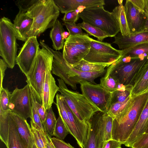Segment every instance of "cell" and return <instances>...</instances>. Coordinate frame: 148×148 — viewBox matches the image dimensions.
<instances>
[{
  "instance_id": "4",
  "label": "cell",
  "mask_w": 148,
  "mask_h": 148,
  "mask_svg": "<svg viewBox=\"0 0 148 148\" xmlns=\"http://www.w3.org/2000/svg\"><path fill=\"white\" fill-rule=\"evenodd\" d=\"M148 61L147 59H132L122 55L107 70L118 83L132 88L140 71Z\"/></svg>"
},
{
  "instance_id": "29",
  "label": "cell",
  "mask_w": 148,
  "mask_h": 148,
  "mask_svg": "<svg viewBox=\"0 0 148 148\" xmlns=\"http://www.w3.org/2000/svg\"><path fill=\"white\" fill-rule=\"evenodd\" d=\"M72 66L78 71L88 72L102 71L106 67H108L106 65L90 63L84 59Z\"/></svg>"
},
{
  "instance_id": "17",
  "label": "cell",
  "mask_w": 148,
  "mask_h": 148,
  "mask_svg": "<svg viewBox=\"0 0 148 148\" xmlns=\"http://www.w3.org/2000/svg\"><path fill=\"white\" fill-rule=\"evenodd\" d=\"M62 13L78 10L80 7L86 8L103 6L104 0H53Z\"/></svg>"
},
{
  "instance_id": "12",
  "label": "cell",
  "mask_w": 148,
  "mask_h": 148,
  "mask_svg": "<svg viewBox=\"0 0 148 148\" xmlns=\"http://www.w3.org/2000/svg\"><path fill=\"white\" fill-rule=\"evenodd\" d=\"M105 113L96 112L87 122L88 137L84 148H103L105 140Z\"/></svg>"
},
{
  "instance_id": "34",
  "label": "cell",
  "mask_w": 148,
  "mask_h": 148,
  "mask_svg": "<svg viewBox=\"0 0 148 148\" xmlns=\"http://www.w3.org/2000/svg\"><path fill=\"white\" fill-rule=\"evenodd\" d=\"M132 98V97L130 96L124 102H116L111 104L106 113L114 118L125 108Z\"/></svg>"
},
{
  "instance_id": "48",
  "label": "cell",
  "mask_w": 148,
  "mask_h": 148,
  "mask_svg": "<svg viewBox=\"0 0 148 148\" xmlns=\"http://www.w3.org/2000/svg\"><path fill=\"white\" fill-rule=\"evenodd\" d=\"M144 13L146 18V25L145 31L148 32V0H145Z\"/></svg>"
},
{
  "instance_id": "11",
  "label": "cell",
  "mask_w": 148,
  "mask_h": 148,
  "mask_svg": "<svg viewBox=\"0 0 148 148\" xmlns=\"http://www.w3.org/2000/svg\"><path fill=\"white\" fill-rule=\"evenodd\" d=\"M82 94L100 112L106 113L110 105L112 92L99 84L83 81L79 83Z\"/></svg>"
},
{
  "instance_id": "39",
  "label": "cell",
  "mask_w": 148,
  "mask_h": 148,
  "mask_svg": "<svg viewBox=\"0 0 148 148\" xmlns=\"http://www.w3.org/2000/svg\"><path fill=\"white\" fill-rule=\"evenodd\" d=\"M38 0H19L15 1L20 11L26 13Z\"/></svg>"
},
{
  "instance_id": "32",
  "label": "cell",
  "mask_w": 148,
  "mask_h": 148,
  "mask_svg": "<svg viewBox=\"0 0 148 148\" xmlns=\"http://www.w3.org/2000/svg\"><path fill=\"white\" fill-rule=\"evenodd\" d=\"M47 111V116L43 125L46 132L51 136H53L57 120L52 107Z\"/></svg>"
},
{
  "instance_id": "50",
  "label": "cell",
  "mask_w": 148,
  "mask_h": 148,
  "mask_svg": "<svg viewBox=\"0 0 148 148\" xmlns=\"http://www.w3.org/2000/svg\"><path fill=\"white\" fill-rule=\"evenodd\" d=\"M47 148H51V146H50V145L49 144L47 139Z\"/></svg>"
},
{
  "instance_id": "52",
  "label": "cell",
  "mask_w": 148,
  "mask_h": 148,
  "mask_svg": "<svg viewBox=\"0 0 148 148\" xmlns=\"http://www.w3.org/2000/svg\"><path fill=\"white\" fill-rule=\"evenodd\" d=\"M32 148H37L36 145L35 144V143L33 145Z\"/></svg>"
},
{
  "instance_id": "30",
  "label": "cell",
  "mask_w": 148,
  "mask_h": 148,
  "mask_svg": "<svg viewBox=\"0 0 148 148\" xmlns=\"http://www.w3.org/2000/svg\"><path fill=\"white\" fill-rule=\"evenodd\" d=\"M77 25L84 30L88 34L96 38L98 40L102 41L109 35L100 29L88 23L83 22Z\"/></svg>"
},
{
  "instance_id": "54",
  "label": "cell",
  "mask_w": 148,
  "mask_h": 148,
  "mask_svg": "<svg viewBox=\"0 0 148 148\" xmlns=\"http://www.w3.org/2000/svg\"><path fill=\"white\" fill-rule=\"evenodd\" d=\"M119 148H121V147H119Z\"/></svg>"
},
{
  "instance_id": "25",
  "label": "cell",
  "mask_w": 148,
  "mask_h": 148,
  "mask_svg": "<svg viewBox=\"0 0 148 148\" xmlns=\"http://www.w3.org/2000/svg\"><path fill=\"white\" fill-rule=\"evenodd\" d=\"M122 50L123 56L130 57L131 59H148V42L140 44Z\"/></svg>"
},
{
  "instance_id": "35",
  "label": "cell",
  "mask_w": 148,
  "mask_h": 148,
  "mask_svg": "<svg viewBox=\"0 0 148 148\" xmlns=\"http://www.w3.org/2000/svg\"><path fill=\"white\" fill-rule=\"evenodd\" d=\"M12 93L8 88H3L0 91V109L3 111L11 110L10 105Z\"/></svg>"
},
{
  "instance_id": "36",
  "label": "cell",
  "mask_w": 148,
  "mask_h": 148,
  "mask_svg": "<svg viewBox=\"0 0 148 148\" xmlns=\"http://www.w3.org/2000/svg\"><path fill=\"white\" fill-rule=\"evenodd\" d=\"M69 134L61 117L59 116L56 122L53 136L59 139L64 140L67 134Z\"/></svg>"
},
{
  "instance_id": "8",
  "label": "cell",
  "mask_w": 148,
  "mask_h": 148,
  "mask_svg": "<svg viewBox=\"0 0 148 148\" xmlns=\"http://www.w3.org/2000/svg\"><path fill=\"white\" fill-rule=\"evenodd\" d=\"M13 24L4 16L0 20V56L8 68L13 69L16 64L18 44Z\"/></svg>"
},
{
  "instance_id": "44",
  "label": "cell",
  "mask_w": 148,
  "mask_h": 148,
  "mask_svg": "<svg viewBox=\"0 0 148 148\" xmlns=\"http://www.w3.org/2000/svg\"><path fill=\"white\" fill-rule=\"evenodd\" d=\"M36 103L37 110L43 124L47 116V111L45 109L42 104L40 103L37 99Z\"/></svg>"
},
{
  "instance_id": "7",
  "label": "cell",
  "mask_w": 148,
  "mask_h": 148,
  "mask_svg": "<svg viewBox=\"0 0 148 148\" xmlns=\"http://www.w3.org/2000/svg\"><path fill=\"white\" fill-rule=\"evenodd\" d=\"M53 56L45 48L39 49L38 51L26 77V82L33 88L38 101L42 103L41 95L43 81L45 73L52 69Z\"/></svg>"
},
{
  "instance_id": "15",
  "label": "cell",
  "mask_w": 148,
  "mask_h": 148,
  "mask_svg": "<svg viewBox=\"0 0 148 148\" xmlns=\"http://www.w3.org/2000/svg\"><path fill=\"white\" fill-rule=\"evenodd\" d=\"M130 34L145 31L146 18L144 13L137 8L130 0H127L124 6Z\"/></svg>"
},
{
  "instance_id": "21",
  "label": "cell",
  "mask_w": 148,
  "mask_h": 148,
  "mask_svg": "<svg viewBox=\"0 0 148 148\" xmlns=\"http://www.w3.org/2000/svg\"><path fill=\"white\" fill-rule=\"evenodd\" d=\"M148 127V100L133 131L124 145L127 147H131L133 143L145 133Z\"/></svg>"
},
{
  "instance_id": "26",
  "label": "cell",
  "mask_w": 148,
  "mask_h": 148,
  "mask_svg": "<svg viewBox=\"0 0 148 148\" xmlns=\"http://www.w3.org/2000/svg\"><path fill=\"white\" fill-rule=\"evenodd\" d=\"M112 12L117 21L121 34L123 36H129L130 33L123 3L116 6Z\"/></svg>"
},
{
  "instance_id": "23",
  "label": "cell",
  "mask_w": 148,
  "mask_h": 148,
  "mask_svg": "<svg viewBox=\"0 0 148 148\" xmlns=\"http://www.w3.org/2000/svg\"><path fill=\"white\" fill-rule=\"evenodd\" d=\"M9 116V128L7 148H27L22 138L19 135L11 114Z\"/></svg>"
},
{
  "instance_id": "5",
  "label": "cell",
  "mask_w": 148,
  "mask_h": 148,
  "mask_svg": "<svg viewBox=\"0 0 148 148\" xmlns=\"http://www.w3.org/2000/svg\"><path fill=\"white\" fill-rule=\"evenodd\" d=\"M58 91L68 105L81 122L87 123L91 117L99 110L82 94L69 90L62 79H58Z\"/></svg>"
},
{
  "instance_id": "49",
  "label": "cell",
  "mask_w": 148,
  "mask_h": 148,
  "mask_svg": "<svg viewBox=\"0 0 148 148\" xmlns=\"http://www.w3.org/2000/svg\"><path fill=\"white\" fill-rule=\"evenodd\" d=\"M46 136L47 140H48L49 144L50 145L51 148H55L51 142V136H49L47 133H46Z\"/></svg>"
},
{
  "instance_id": "28",
  "label": "cell",
  "mask_w": 148,
  "mask_h": 148,
  "mask_svg": "<svg viewBox=\"0 0 148 148\" xmlns=\"http://www.w3.org/2000/svg\"><path fill=\"white\" fill-rule=\"evenodd\" d=\"M27 84L30 87L32 101V118L30 121L34 126L42 132H46L37 108L36 103L37 97L36 92L31 85L29 83Z\"/></svg>"
},
{
  "instance_id": "19",
  "label": "cell",
  "mask_w": 148,
  "mask_h": 148,
  "mask_svg": "<svg viewBox=\"0 0 148 148\" xmlns=\"http://www.w3.org/2000/svg\"><path fill=\"white\" fill-rule=\"evenodd\" d=\"M113 43L117 45L121 50L128 49L140 44L148 42V32L130 34L128 36H123L121 33L114 37Z\"/></svg>"
},
{
  "instance_id": "42",
  "label": "cell",
  "mask_w": 148,
  "mask_h": 148,
  "mask_svg": "<svg viewBox=\"0 0 148 148\" xmlns=\"http://www.w3.org/2000/svg\"><path fill=\"white\" fill-rule=\"evenodd\" d=\"M63 25L66 26L69 31V35H77L84 33L81 27L77 24H72L64 23Z\"/></svg>"
},
{
  "instance_id": "2",
  "label": "cell",
  "mask_w": 148,
  "mask_h": 148,
  "mask_svg": "<svg viewBox=\"0 0 148 148\" xmlns=\"http://www.w3.org/2000/svg\"><path fill=\"white\" fill-rule=\"evenodd\" d=\"M40 44L52 54L53 60L51 73L60 77L64 83L72 89H77V84L85 81L93 84H96L95 79L106 73L107 69L94 72H84L78 71L68 64L63 57L62 53L54 51L44 42L40 40Z\"/></svg>"
},
{
  "instance_id": "33",
  "label": "cell",
  "mask_w": 148,
  "mask_h": 148,
  "mask_svg": "<svg viewBox=\"0 0 148 148\" xmlns=\"http://www.w3.org/2000/svg\"><path fill=\"white\" fill-rule=\"evenodd\" d=\"M100 84L111 92L117 90L118 83L110 75L107 70L105 75L100 79Z\"/></svg>"
},
{
  "instance_id": "22",
  "label": "cell",
  "mask_w": 148,
  "mask_h": 148,
  "mask_svg": "<svg viewBox=\"0 0 148 148\" xmlns=\"http://www.w3.org/2000/svg\"><path fill=\"white\" fill-rule=\"evenodd\" d=\"M148 92V61L143 66L136 76L132 88L131 97Z\"/></svg>"
},
{
  "instance_id": "47",
  "label": "cell",
  "mask_w": 148,
  "mask_h": 148,
  "mask_svg": "<svg viewBox=\"0 0 148 148\" xmlns=\"http://www.w3.org/2000/svg\"><path fill=\"white\" fill-rule=\"evenodd\" d=\"M138 10L144 12L145 0H130Z\"/></svg>"
},
{
  "instance_id": "13",
  "label": "cell",
  "mask_w": 148,
  "mask_h": 148,
  "mask_svg": "<svg viewBox=\"0 0 148 148\" xmlns=\"http://www.w3.org/2000/svg\"><path fill=\"white\" fill-rule=\"evenodd\" d=\"M10 109L27 120L32 118V101L29 85L19 89L16 87L12 93Z\"/></svg>"
},
{
  "instance_id": "14",
  "label": "cell",
  "mask_w": 148,
  "mask_h": 148,
  "mask_svg": "<svg viewBox=\"0 0 148 148\" xmlns=\"http://www.w3.org/2000/svg\"><path fill=\"white\" fill-rule=\"evenodd\" d=\"M37 37H29L20 49L16 59V64L26 77L36 58L40 49Z\"/></svg>"
},
{
  "instance_id": "46",
  "label": "cell",
  "mask_w": 148,
  "mask_h": 148,
  "mask_svg": "<svg viewBox=\"0 0 148 148\" xmlns=\"http://www.w3.org/2000/svg\"><path fill=\"white\" fill-rule=\"evenodd\" d=\"M122 144L120 142L112 139L106 142L103 148H119Z\"/></svg>"
},
{
  "instance_id": "3",
  "label": "cell",
  "mask_w": 148,
  "mask_h": 148,
  "mask_svg": "<svg viewBox=\"0 0 148 148\" xmlns=\"http://www.w3.org/2000/svg\"><path fill=\"white\" fill-rule=\"evenodd\" d=\"M60 12L53 0H38L26 13L33 19L28 38L38 36L47 29L52 27Z\"/></svg>"
},
{
  "instance_id": "1",
  "label": "cell",
  "mask_w": 148,
  "mask_h": 148,
  "mask_svg": "<svg viewBox=\"0 0 148 148\" xmlns=\"http://www.w3.org/2000/svg\"><path fill=\"white\" fill-rule=\"evenodd\" d=\"M148 100V92L132 97L129 104L113 118L112 139L124 144L133 131Z\"/></svg>"
},
{
  "instance_id": "31",
  "label": "cell",
  "mask_w": 148,
  "mask_h": 148,
  "mask_svg": "<svg viewBox=\"0 0 148 148\" xmlns=\"http://www.w3.org/2000/svg\"><path fill=\"white\" fill-rule=\"evenodd\" d=\"M31 127L35 143L37 148H47L46 132H42L30 121Z\"/></svg>"
},
{
  "instance_id": "53",
  "label": "cell",
  "mask_w": 148,
  "mask_h": 148,
  "mask_svg": "<svg viewBox=\"0 0 148 148\" xmlns=\"http://www.w3.org/2000/svg\"><path fill=\"white\" fill-rule=\"evenodd\" d=\"M145 133H148V127H147V129L146 130Z\"/></svg>"
},
{
  "instance_id": "38",
  "label": "cell",
  "mask_w": 148,
  "mask_h": 148,
  "mask_svg": "<svg viewBox=\"0 0 148 148\" xmlns=\"http://www.w3.org/2000/svg\"><path fill=\"white\" fill-rule=\"evenodd\" d=\"M105 141L112 139L113 118L106 113L105 115Z\"/></svg>"
},
{
  "instance_id": "27",
  "label": "cell",
  "mask_w": 148,
  "mask_h": 148,
  "mask_svg": "<svg viewBox=\"0 0 148 148\" xmlns=\"http://www.w3.org/2000/svg\"><path fill=\"white\" fill-rule=\"evenodd\" d=\"M11 111H4L0 109V138L6 147L9 132V116Z\"/></svg>"
},
{
  "instance_id": "10",
  "label": "cell",
  "mask_w": 148,
  "mask_h": 148,
  "mask_svg": "<svg viewBox=\"0 0 148 148\" xmlns=\"http://www.w3.org/2000/svg\"><path fill=\"white\" fill-rule=\"evenodd\" d=\"M123 51L113 48L110 44L92 39L88 54L84 58L90 63L109 66L119 59Z\"/></svg>"
},
{
  "instance_id": "20",
  "label": "cell",
  "mask_w": 148,
  "mask_h": 148,
  "mask_svg": "<svg viewBox=\"0 0 148 148\" xmlns=\"http://www.w3.org/2000/svg\"><path fill=\"white\" fill-rule=\"evenodd\" d=\"M11 112L18 132L27 148H32L35 141L31 127L27 120L13 112Z\"/></svg>"
},
{
  "instance_id": "41",
  "label": "cell",
  "mask_w": 148,
  "mask_h": 148,
  "mask_svg": "<svg viewBox=\"0 0 148 148\" xmlns=\"http://www.w3.org/2000/svg\"><path fill=\"white\" fill-rule=\"evenodd\" d=\"M132 148H148V133L143 134L131 147Z\"/></svg>"
},
{
  "instance_id": "6",
  "label": "cell",
  "mask_w": 148,
  "mask_h": 148,
  "mask_svg": "<svg viewBox=\"0 0 148 148\" xmlns=\"http://www.w3.org/2000/svg\"><path fill=\"white\" fill-rule=\"evenodd\" d=\"M79 18L84 22L95 26L114 37L120 32L117 21L112 12L105 10L103 6L83 8L79 13Z\"/></svg>"
},
{
  "instance_id": "37",
  "label": "cell",
  "mask_w": 148,
  "mask_h": 148,
  "mask_svg": "<svg viewBox=\"0 0 148 148\" xmlns=\"http://www.w3.org/2000/svg\"><path fill=\"white\" fill-rule=\"evenodd\" d=\"M131 88H127L125 90H117L112 92L110 104L116 102H121L131 96Z\"/></svg>"
},
{
  "instance_id": "43",
  "label": "cell",
  "mask_w": 148,
  "mask_h": 148,
  "mask_svg": "<svg viewBox=\"0 0 148 148\" xmlns=\"http://www.w3.org/2000/svg\"><path fill=\"white\" fill-rule=\"evenodd\" d=\"M51 140L55 148H75L69 143L56 137L51 138Z\"/></svg>"
},
{
  "instance_id": "24",
  "label": "cell",
  "mask_w": 148,
  "mask_h": 148,
  "mask_svg": "<svg viewBox=\"0 0 148 148\" xmlns=\"http://www.w3.org/2000/svg\"><path fill=\"white\" fill-rule=\"evenodd\" d=\"M64 32L61 23L57 19L50 32V36L53 43V49L56 51L62 49L64 47V39L63 34Z\"/></svg>"
},
{
  "instance_id": "40",
  "label": "cell",
  "mask_w": 148,
  "mask_h": 148,
  "mask_svg": "<svg viewBox=\"0 0 148 148\" xmlns=\"http://www.w3.org/2000/svg\"><path fill=\"white\" fill-rule=\"evenodd\" d=\"M80 11L79 10L70 11L65 13L62 19L64 23L70 24H76V22L79 18V13Z\"/></svg>"
},
{
  "instance_id": "16",
  "label": "cell",
  "mask_w": 148,
  "mask_h": 148,
  "mask_svg": "<svg viewBox=\"0 0 148 148\" xmlns=\"http://www.w3.org/2000/svg\"><path fill=\"white\" fill-rule=\"evenodd\" d=\"M51 71L52 69H49L46 72L42 86L41 95L42 104L46 111L51 107L56 94L59 89L52 75Z\"/></svg>"
},
{
  "instance_id": "45",
  "label": "cell",
  "mask_w": 148,
  "mask_h": 148,
  "mask_svg": "<svg viewBox=\"0 0 148 148\" xmlns=\"http://www.w3.org/2000/svg\"><path fill=\"white\" fill-rule=\"evenodd\" d=\"M8 67L5 61L2 59H0V91L3 87V82L5 75V72Z\"/></svg>"
},
{
  "instance_id": "51",
  "label": "cell",
  "mask_w": 148,
  "mask_h": 148,
  "mask_svg": "<svg viewBox=\"0 0 148 148\" xmlns=\"http://www.w3.org/2000/svg\"><path fill=\"white\" fill-rule=\"evenodd\" d=\"M119 4H120L122 3H123V0H118V1Z\"/></svg>"
},
{
  "instance_id": "18",
  "label": "cell",
  "mask_w": 148,
  "mask_h": 148,
  "mask_svg": "<svg viewBox=\"0 0 148 148\" xmlns=\"http://www.w3.org/2000/svg\"><path fill=\"white\" fill-rule=\"evenodd\" d=\"M33 19L26 13L19 11L14 20L13 25L17 39L25 41L32 28Z\"/></svg>"
},
{
  "instance_id": "9",
  "label": "cell",
  "mask_w": 148,
  "mask_h": 148,
  "mask_svg": "<svg viewBox=\"0 0 148 148\" xmlns=\"http://www.w3.org/2000/svg\"><path fill=\"white\" fill-rule=\"evenodd\" d=\"M92 39L88 34L85 33L69 35L65 39L63 48L64 59L71 66L83 59L89 51Z\"/></svg>"
}]
</instances>
